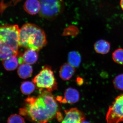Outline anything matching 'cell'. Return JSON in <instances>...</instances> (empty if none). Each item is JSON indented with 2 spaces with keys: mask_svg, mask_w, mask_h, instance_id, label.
<instances>
[{
  "mask_svg": "<svg viewBox=\"0 0 123 123\" xmlns=\"http://www.w3.org/2000/svg\"><path fill=\"white\" fill-rule=\"evenodd\" d=\"M65 116L61 123H81L85 120V114L77 108L65 110Z\"/></svg>",
  "mask_w": 123,
  "mask_h": 123,
  "instance_id": "52a82bcc",
  "label": "cell"
},
{
  "mask_svg": "<svg viewBox=\"0 0 123 123\" xmlns=\"http://www.w3.org/2000/svg\"><path fill=\"white\" fill-rule=\"evenodd\" d=\"M40 8L39 0H26L24 3V10L31 15H35L39 13Z\"/></svg>",
  "mask_w": 123,
  "mask_h": 123,
  "instance_id": "30bf717a",
  "label": "cell"
},
{
  "mask_svg": "<svg viewBox=\"0 0 123 123\" xmlns=\"http://www.w3.org/2000/svg\"><path fill=\"white\" fill-rule=\"evenodd\" d=\"M39 16L49 20L55 19L63 12L64 5L62 0H39Z\"/></svg>",
  "mask_w": 123,
  "mask_h": 123,
  "instance_id": "5b68a950",
  "label": "cell"
},
{
  "mask_svg": "<svg viewBox=\"0 0 123 123\" xmlns=\"http://www.w3.org/2000/svg\"><path fill=\"white\" fill-rule=\"evenodd\" d=\"M120 5L121 8L123 10V0H121L120 1Z\"/></svg>",
  "mask_w": 123,
  "mask_h": 123,
  "instance_id": "44dd1931",
  "label": "cell"
},
{
  "mask_svg": "<svg viewBox=\"0 0 123 123\" xmlns=\"http://www.w3.org/2000/svg\"><path fill=\"white\" fill-rule=\"evenodd\" d=\"M107 123H119L123 121V94L115 98L109 107L106 117Z\"/></svg>",
  "mask_w": 123,
  "mask_h": 123,
  "instance_id": "8992f818",
  "label": "cell"
},
{
  "mask_svg": "<svg viewBox=\"0 0 123 123\" xmlns=\"http://www.w3.org/2000/svg\"><path fill=\"white\" fill-rule=\"evenodd\" d=\"M37 97H29L25 104L20 108L19 114L30 121L38 123H47L55 118L59 113V105L51 92L39 91Z\"/></svg>",
  "mask_w": 123,
  "mask_h": 123,
  "instance_id": "6da1fadb",
  "label": "cell"
},
{
  "mask_svg": "<svg viewBox=\"0 0 123 123\" xmlns=\"http://www.w3.org/2000/svg\"><path fill=\"white\" fill-rule=\"evenodd\" d=\"M35 88L36 86L33 82L25 81L22 83L20 89L23 94L28 95L32 93L35 90Z\"/></svg>",
  "mask_w": 123,
  "mask_h": 123,
  "instance_id": "2e32d148",
  "label": "cell"
},
{
  "mask_svg": "<svg viewBox=\"0 0 123 123\" xmlns=\"http://www.w3.org/2000/svg\"><path fill=\"white\" fill-rule=\"evenodd\" d=\"M113 61L117 63L123 65V49L119 48L115 50L112 54Z\"/></svg>",
  "mask_w": 123,
  "mask_h": 123,
  "instance_id": "ac0fdd59",
  "label": "cell"
},
{
  "mask_svg": "<svg viewBox=\"0 0 123 123\" xmlns=\"http://www.w3.org/2000/svg\"><path fill=\"white\" fill-rule=\"evenodd\" d=\"M14 55L15 54L12 49L8 46H4L0 47V60L2 61Z\"/></svg>",
  "mask_w": 123,
  "mask_h": 123,
  "instance_id": "e0dca14e",
  "label": "cell"
},
{
  "mask_svg": "<svg viewBox=\"0 0 123 123\" xmlns=\"http://www.w3.org/2000/svg\"><path fill=\"white\" fill-rule=\"evenodd\" d=\"M19 31L17 25H0V47L8 46L18 55L20 47Z\"/></svg>",
  "mask_w": 123,
  "mask_h": 123,
  "instance_id": "3957f363",
  "label": "cell"
},
{
  "mask_svg": "<svg viewBox=\"0 0 123 123\" xmlns=\"http://www.w3.org/2000/svg\"><path fill=\"white\" fill-rule=\"evenodd\" d=\"M81 123H89V122H88V121H85V120H84V121H82V122Z\"/></svg>",
  "mask_w": 123,
  "mask_h": 123,
  "instance_id": "7402d4cb",
  "label": "cell"
},
{
  "mask_svg": "<svg viewBox=\"0 0 123 123\" xmlns=\"http://www.w3.org/2000/svg\"><path fill=\"white\" fill-rule=\"evenodd\" d=\"M7 123H25V120L19 115H11L8 118Z\"/></svg>",
  "mask_w": 123,
  "mask_h": 123,
  "instance_id": "ffe728a7",
  "label": "cell"
},
{
  "mask_svg": "<svg viewBox=\"0 0 123 123\" xmlns=\"http://www.w3.org/2000/svg\"><path fill=\"white\" fill-rule=\"evenodd\" d=\"M68 62L74 68H77L81 62V56L80 53L76 51H73L69 53Z\"/></svg>",
  "mask_w": 123,
  "mask_h": 123,
  "instance_id": "9a60e30c",
  "label": "cell"
},
{
  "mask_svg": "<svg viewBox=\"0 0 123 123\" xmlns=\"http://www.w3.org/2000/svg\"><path fill=\"white\" fill-rule=\"evenodd\" d=\"M113 84L116 89L123 91V74L117 76L113 80Z\"/></svg>",
  "mask_w": 123,
  "mask_h": 123,
  "instance_id": "d6986e66",
  "label": "cell"
},
{
  "mask_svg": "<svg viewBox=\"0 0 123 123\" xmlns=\"http://www.w3.org/2000/svg\"><path fill=\"white\" fill-rule=\"evenodd\" d=\"M75 72V68L68 63H65L60 68V76L64 80H68L71 79Z\"/></svg>",
  "mask_w": 123,
  "mask_h": 123,
  "instance_id": "8fae6325",
  "label": "cell"
},
{
  "mask_svg": "<svg viewBox=\"0 0 123 123\" xmlns=\"http://www.w3.org/2000/svg\"></svg>",
  "mask_w": 123,
  "mask_h": 123,
  "instance_id": "603a6c76",
  "label": "cell"
},
{
  "mask_svg": "<svg viewBox=\"0 0 123 123\" xmlns=\"http://www.w3.org/2000/svg\"><path fill=\"white\" fill-rule=\"evenodd\" d=\"M20 47L38 51L47 43L46 35L43 29L37 25L27 23L20 29Z\"/></svg>",
  "mask_w": 123,
  "mask_h": 123,
  "instance_id": "7a4b0ae2",
  "label": "cell"
},
{
  "mask_svg": "<svg viewBox=\"0 0 123 123\" xmlns=\"http://www.w3.org/2000/svg\"><path fill=\"white\" fill-rule=\"evenodd\" d=\"M33 73L32 66L29 64L25 63L20 64L18 69V75L22 79L29 78L31 76Z\"/></svg>",
  "mask_w": 123,
  "mask_h": 123,
  "instance_id": "4fadbf2b",
  "label": "cell"
},
{
  "mask_svg": "<svg viewBox=\"0 0 123 123\" xmlns=\"http://www.w3.org/2000/svg\"><path fill=\"white\" fill-rule=\"evenodd\" d=\"M38 52L33 49H27L21 56L18 57L19 64L24 63L30 65L35 63L38 59Z\"/></svg>",
  "mask_w": 123,
  "mask_h": 123,
  "instance_id": "9c48e42d",
  "label": "cell"
},
{
  "mask_svg": "<svg viewBox=\"0 0 123 123\" xmlns=\"http://www.w3.org/2000/svg\"><path fill=\"white\" fill-rule=\"evenodd\" d=\"M17 55H14L7 59L3 61L4 68L8 71H12L18 68L19 63Z\"/></svg>",
  "mask_w": 123,
  "mask_h": 123,
  "instance_id": "5bb4252c",
  "label": "cell"
},
{
  "mask_svg": "<svg viewBox=\"0 0 123 123\" xmlns=\"http://www.w3.org/2000/svg\"><path fill=\"white\" fill-rule=\"evenodd\" d=\"M79 98V92L77 90L72 88H69L65 90L63 99L59 97L57 99L63 103L73 104L78 102Z\"/></svg>",
  "mask_w": 123,
  "mask_h": 123,
  "instance_id": "ba28073f",
  "label": "cell"
},
{
  "mask_svg": "<svg viewBox=\"0 0 123 123\" xmlns=\"http://www.w3.org/2000/svg\"><path fill=\"white\" fill-rule=\"evenodd\" d=\"M94 48L97 53L105 55L110 51L111 45L109 42L105 40H99L95 43Z\"/></svg>",
  "mask_w": 123,
  "mask_h": 123,
  "instance_id": "7c38bea8",
  "label": "cell"
},
{
  "mask_svg": "<svg viewBox=\"0 0 123 123\" xmlns=\"http://www.w3.org/2000/svg\"><path fill=\"white\" fill-rule=\"evenodd\" d=\"M32 81L39 91L45 90L51 92L57 89V83L54 73L51 68L48 65L43 66Z\"/></svg>",
  "mask_w": 123,
  "mask_h": 123,
  "instance_id": "277c9868",
  "label": "cell"
}]
</instances>
